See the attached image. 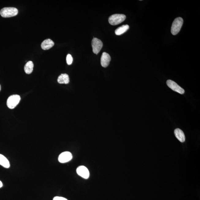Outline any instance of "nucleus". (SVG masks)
<instances>
[{
	"label": "nucleus",
	"mask_w": 200,
	"mask_h": 200,
	"mask_svg": "<svg viewBox=\"0 0 200 200\" xmlns=\"http://www.w3.org/2000/svg\"><path fill=\"white\" fill-rule=\"evenodd\" d=\"M129 26L127 25H123L119 27L115 31V33L117 35H121L126 32L129 29Z\"/></svg>",
	"instance_id": "nucleus-15"
},
{
	"label": "nucleus",
	"mask_w": 200,
	"mask_h": 200,
	"mask_svg": "<svg viewBox=\"0 0 200 200\" xmlns=\"http://www.w3.org/2000/svg\"><path fill=\"white\" fill-rule=\"evenodd\" d=\"M93 52L96 54H98L102 48L103 44L101 40L97 38H94L92 42Z\"/></svg>",
	"instance_id": "nucleus-5"
},
{
	"label": "nucleus",
	"mask_w": 200,
	"mask_h": 200,
	"mask_svg": "<svg viewBox=\"0 0 200 200\" xmlns=\"http://www.w3.org/2000/svg\"><path fill=\"white\" fill-rule=\"evenodd\" d=\"M73 59L71 55L69 54L66 56V62L68 65H71L73 62Z\"/></svg>",
	"instance_id": "nucleus-16"
},
{
	"label": "nucleus",
	"mask_w": 200,
	"mask_h": 200,
	"mask_svg": "<svg viewBox=\"0 0 200 200\" xmlns=\"http://www.w3.org/2000/svg\"><path fill=\"white\" fill-rule=\"evenodd\" d=\"M54 45V42L50 39H47L42 42L41 44L42 48L43 50H46L50 49Z\"/></svg>",
	"instance_id": "nucleus-10"
},
{
	"label": "nucleus",
	"mask_w": 200,
	"mask_h": 200,
	"mask_svg": "<svg viewBox=\"0 0 200 200\" xmlns=\"http://www.w3.org/2000/svg\"><path fill=\"white\" fill-rule=\"evenodd\" d=\"M183 22V19L181 17H178L175 19L171 27L172 34L174 35L177 34L181 29Z\"/></svg>",
	"instance_id": "nucleus-2"
},
{
	"label": "nucleus",
	"mask_w": 200,
	"mask_h": 200,
	"mask_svg": "<svg viewBox=\"0 0 200 200\" xmlns=\"http://www.w3.org/2000/svg\"><path fill=\"white\" fill-rule=\"evenodd\" d=\"M126 17L123 14H115L111 15L109 18V24L112 25H116L123 22Z\"/></svg>",
	"instance_id": "nucleus-3"
},
{
	"label": "nucleus",
	"mask_w": 200,
	"mask_h": 200,
	"mask_svg": "<svg viewBox=\"0 0 200 200\" xmlns=\"http://www.w3.org/2000/svg\"><path fill=\"white\" fill-rule=\"evenodd\" d=\"M17 8L13 7H6L0 10V14L3 17H14L18 13Z\"/></svg>",
	"instance_id": "nucleus-1"
},
{
	"label": "nucleus",
	"mask_w": 200,
	"mask_h": 200,
	"mask_svg": "<svg viewBox=\"0 0 200 200\" xmlns=\"http://www.w3.org/2000/svg\"><path fill=\"white\" fill-rule=\"evenodd\" d=\"M0 164L6 168H8L10 166L9 162L8 159L1 154H0Z\"/></svg>",
	"instance_id": "nucleus-13"
},
{
	"label": "nucleus",
	"mask_w": 200,
	"mask_h": 200,
	"mask_svg": "<svg viewBox=\"0 0 200 200\" xmlns=\"http://www.w3.org/2000/svg\"><path fill=\"white\" fill-rule=\"evenodd\" d=\"M21 100L20 96L13 95L9 97L7 101V105L10 109H13L18 105Z\"/></svg>",
	"instance_id": "nucleus-4"
},
{
	"label": "nucleus",
	"mask_w": 200,
	"mask_h": 200,
	"mask_svg": "<svg viewBox=\"0 0 200 200\" xmlns=\"http://www.w3.org/2000/svg\"><path fill=\"white\" fill-rule=\"evenodd\" d=\"M3 186V184L1 181H0V188L2 187Z\"/></svg>",
	"instance_id": "nucleus-18"
},
{
	"label": "nucleus",
	"mask_w": 200,
	"mask_h": 200,
	"mask_svg": "<svg viewBox=\"0 0 200 200\" xmlns=\"http://www.w3.org/2000/svg\"><path fill=\"white\" fill-rule=\"evenodd\" d=\"M58 82L60 84H68L70 82V77L68 74H62L58 77Z\"/></svg>",
	"instance_id": "nucleus-12"
},
{
	"label": "nucleus",
	"mask_w": 200,
	"mask_h": 200,
	"mask_svg": "<svg viewBox=\"0 0 200 200\" xmlns=\"http://www.w3.org/2000/svg\"><path fill=\"white\" fill-rule=\"evenodd\" d=\"M111 60L110 56L106 52H103L101 58V64L102 67L106 68L109 64Z\"/></svg>",
	"instance_id": "nucleus-9"
},
{
	"label": "nucleus",
	"mask_w": 200,
	"mask_h": 200,
	"mask_svg": "<svg viewBox=\"0 0 200 200\" xmlns=\"http://www.w3.org/2000/svg\"><path fill=\"white\" fill-rule=\"evenodd\" d=\"M34 65L32 62L29 61L26 63L24 66V70L26 74H31L33 72Z\"/></svg>",
	"instance_id": "nucleus-14"
},
{
	"label": "nucleus",
	"mask_w": 200,
	"mask_h": 200,
	"mask_svg": "<svg viewBox=\"0 0 200 200\" xmlns=\"http://www.w3.org/2000/svg\"><path fill=\"white\" fill-rule=\"evenodd\" d=\"M1 85H0V91H1Z\"/></svg>",
	"instance_id": "nucleus-19"
},
{
	"label": "nucleus",
	"mask_w": 200,
	"mask_h": 200,
	"mask_svg": "<svg viewBox=\"0 0 200 200\" xmlns=\"http://www.w3.org/2000/svg\"><path fill=\"white\" fill-rule=\"evenodd\" d=\"M53 200H68L66 198L62 197H59V196H56L53 199Z\"/></svg>",
	"instance_id": "nucleus-17"
},
{
	"label": "nucleus",
	"mask_w": 200,
	"mask_h": 200,
	"mask_svg": "<svg viewBox=\"0 0 200 200\" xmlns=\"http://www.w3.org/2000/svg\"><path fill=\"white\" fill-rule=\"evenodd\" d=\"M77 172L80 176L85 179H87L89 178L90 175L89 171L85 166H79L77 168Z\"/></svg>",
	"instance_id": "nucleus-7"
},
{
	"label": "nucleus",
	"mask_w": 200,
	"mask_h": 200,
	"mask_svg": "<svg viewBox=\"0 0 200 200\" xmlns=\"http://www.w3.org/2000/svg\"><path fill=\"white\" fill-rule=\"evenodd\" d=\"M167 85L173 91L177 92L181 94H183L185 93V90L171 80H168L166 82Z\"/></svg>",
	"instance_id": "nucleus-6"
},
{
	"label": "nucleus",
	"mask_w": 200,
	"mask_h": 200,
	"mask_svg": "<svg viewBox=\"0 0 200 200\" xmlns=\"http://www.w3.org/2000/svg\"><path fill=\"white\" fill-rule=\"evenodd\" d=\"M174 134L175 137L180 142H184L185 141V134L179 128L176 129L174 130Z\"/></svg>",
	"instance_id": "nucleus-11"
},
{
	"label": "nucleus",
	"mask_w": 200,
	"mask_h": 200,
	"mask_svg": "<svg viewBox=\"0 0 200 200\" xmlns=\"http://www.w3.org/2000/svg\"><path fill=\"white\" fill-rule=\"evenodd\" d=\"M72 158V153L69 152H65L62 153L58 157V160L61 163H65L70 161Z\"/></svg>",
	"instance_id": "nucleus-8"
}]
</instances>
